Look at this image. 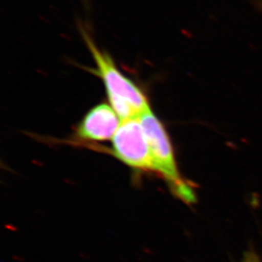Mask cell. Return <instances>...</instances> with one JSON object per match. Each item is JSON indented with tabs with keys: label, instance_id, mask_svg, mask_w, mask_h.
Returning a JSON list of instances; mask_svg holds the SVG:
<instances>
[{
	"label": "cell",
	"instance_id": "cell-6",
	"mask_svg": "<svg viewBox=\"0 0 262 262\" xmlns=\"http://www.w3.org/2000/svg\"><path fill=\"white\" fill-rule=\"evenodd\" d=\"M255 7L257 8L258 10L262 12V0H256L255 3Z\"/></svg>",
	"mask_w": 262,
	"mask_h": 262
},
{
	"label": "cell",
	"instance_id": "cell-4",
	"mask_svg": "<svg viewBox=\"0 0 262 262\" xmlns=\"http://www.w3.org/2000/svg\"><path fill=\"white\" fill-rule=\"evenodd\" d=\"M120 120L111 104H97L88 112L77 125L75 138L79 143L107 141L113 139L121 125Z\"/></svg>",
	"mask_w": 262,
	"mask_h": 262
},
{
	"label": "cell",
	"instance_id": "cell-5",
	"mask_svg": "<svg viewBox=\"0 0 262 262\" xmlns=\"http://www.w3.org/2000/svg\"><path fill=\"white\" fill-rule=\"evenodd\" d=\"M243 262H261L260 261V258L258 257L257 255H255L254 252H247L245 254V258H244V261Z\"/></svg>",
	"mask_w": 262,
	"mask_h": 262
},
{
	"label": "cell",
	"instance_id": "cell-3",
	"mask_svg": "<svg viewBox=\"0 0 262 262\" xmlns=\"http://www.w3.org/2000/svg\"><path fill=\"white\" fill-rule=\"evenodd\" d=\"M108 153L134 171L156 173L148 139L139 117L121 121Z\"/></svg>",
	"mask_w": 262,
	"mask_h": 262
},
{
	"label": "cell",
	"instance_id": "cell-2",
	"mask_svg": "<svg viewBox=\"0 0 262 262\" xmlns=\"http://www.w3.org/2000/svg\"><path fill=\"white\" fill-rule=\"evenodd\" d=\"M139 120L148 139L156 173L161 176L177 198L186 204L195 203L194 188L180 173L173 144L164 124L151 110L143 113Z\"/></svg>",
	"mask_w": 262,
	"mask_h": 262
},
{
	"label": "cell",
	"instance_id": "cell-1",
	"mask_svg": "<svg viewBox=\"0 0 262 262\" xmlns=\"http://www.w3.org/2000/svg\"><path fill=\"white\" fill-rule=\"evenodd\" d=\"M82 36L96 64L97 75L104 82L110 104L121 121L139 118L150 110L148 98L142 89L117 68L107 53L99 50L87 32L82 31Z\"/></svg>",
	"mask_w": 262,
	"mask_h": 262
}]
</instances>
